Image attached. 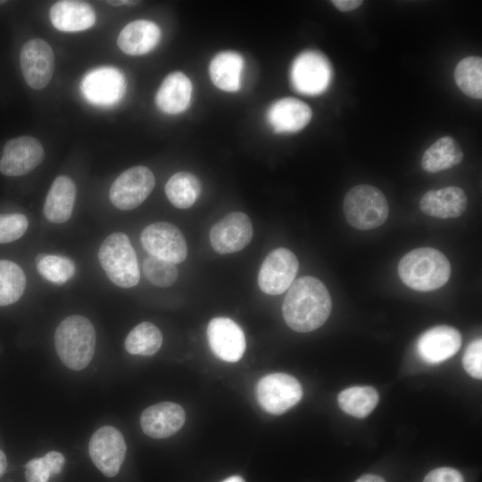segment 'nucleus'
Masks as SVG:
<instances>
[{
  "label": "nucleus",
  "instance_id": "f257e3e1",
  "mask_svg": "<svg viewBox=\"0 0 482 482\" xmlns=\"http://www.w3.org/2000/svg\"><path fill=\"white\" fill-rule=\"evenodd\" d=\"M331 308V298L326 286L317 278L304 276L295 280L287 289L282 314L290 328L306 333L321 327Z\"/></svg>",
  "mask_w": 482,
  "mask_h": 482
},
{
  "label": "nucleus",
  "instance_id": "f03ea898",
  "mask_svg": "<svg viewBox=\"0 0 482 482\" xmlns=\"http://www.w3.org/2000/svg\"><path fill=\"white\" fill-rule=\"evenodd\" d=\"M398 273L407 287L428 292L445 285L451 275V265L440 251L420 247L410 251L400 260Z\"/></svg>",
  "mask_w": 482,
  "mask_h": 482
},
{
  "label": "nucleus",
  "instance_id": "7ed1b4c3",
  "mask_svg": "<svg viewBox=\"0 0 482 482\" xmlns=\"http://www.w3.org/2000/svg\"><path fill=\"white\" fill-rule=\"evenodd\" d=\"M96 343L95 328L84 316H69L55 329L56 353L62 363L72 370H81L90 363Z\"/></svg>",
  "mask_w": 482,
  "mask_h": 482
},
{
  "label": "nucleus",
  "instance_id": "20e7f679",
  "mask_svg": "<svg viewBox=\"0 0 482 482\" xmlns=\"http://www.w3.org/2000/svg\"><path fill=\"white\" fill-rule=\"evenodd\" d=\"M98 261L109 279L123 288L135 287L140 278L136 252L122 232L109 235L98 250Z\"/></svg>",
  "mask_w": 482,
  "mask_h": 482
},
{
  "label": "nucleus",
  "instance_id": "39448f33",
  "mask_svg": "<svg viewBox=\"0 0 482 482\" xmlns=\"http://www.w3.org/2000/svg\"><path fill=\"white\" fill-rule=\"evenodd\" d=\"M343 211L352 227L360 230H369L378 228L386 220L388 203L378 188L361 184L346 193Z\"/></svg>",
  "mask_w": 482,
  "mask_h": 482
},
{
  "label": "nucleus",
  "instance_id": "423d86ee",
  "mask_svg": "<svg viewBox=\"0 0 482 482\" xmlns=\"http://www.w3.org/2000/svg\"><path fill=\"white\" fill-rule=\"evenodd\" d=\"M333 76L328 59L316 50H306L299 54L292 62L290 82L298 93L318 96L329 87Z\"/></svg>",
  "mask_w": 482,
  "mask_h": 482
},
{
  "label": "nucleus",
  "instance_id": "0eeeda50",
  "mask_svg": "<svg viewBox=\"0 0 482 482\" xmlns=\"http://www.w3.org/2000/svg\"><path fill=\"white\" fill-rule=\"evenodd\" d=\"M256 396L265 411L280 415L301 400L303 388L299 381L289 374L271 373L257 383Z\"/></svg>",
  "mask_w": 482,
  "mask_h": 482
},
{
  "label": "nucleus",
  "instance_id": "6e6552de",
  "mask_svg": "<svg viewBox=\"0 0 482 482\" xmlns=\"http://www.w3.org/2000/svg\"><path fill=\"white\" fill-rule=\"evenodd\" d=\"M155 185L154 173L145 166H135L123 171L110 187L112 204L129 211L139 206L151 194Z\"/></svg>",
  "mask_w": 482,
  "mask_h": 482
},
{
  "label": "nucleus",
  "instance_id": "1a4fd4ad",
  "mask_svg": "<svg viewBox=\"0 0 482 482\" xmlns=\"http://www.w3.org/2000/svg\"><path fill=\"white\" fill-rule=\"evenodd\" d=\"M143 247L150 255L174 264L187 255L186 239L178 227L160 221L146 226L140 236Z\"/></svg>",
  "mask_w": 482,
  "mask_h": 482
},
{
  "label": "nucleus",
  "instance_id": "9d476101",
  "mask_svg": "<svg viewBox=\"0 0 482 482\" xmlns=\"http://www.w3.org/2000/svg\"><path fill=\"white\" fill-rule=\"evenodd\" d=\"M126 444L121 432L112 426L97 429L88 443L89 456L96 467L106 477L118 474L124 461Z\"/></svg>",
  "mask_w": 482,
  "mask_h": 482
},
{
  "label": "nucleus",
  "instance_id": "9b49d317",
  "mask_svg": "<svg viewBox=\"0 0 482 482\" xmlns=\"http://www.w3.org/2000/svg\"><path fill=\"white\" fill-rule=\"evenodd\" d=\"M299 262L293 252L277 248L264 259L258 274V285L268 295H280L289 288L297 274Z\"/></svg>",
  "mask_w": 482,
  "mask_h": 482
},
{
  "label": "nucleus",
  "instance_id": "f8f14e48",
  "mask_svg": "<svg viewBox=\"0 0 482 482\" xmlns=\"http://www.w3.org/2000/svg\"><path fill=\"white\" fill-rule=\"evenodd\" d=\"M84 97L96 105L110 106L120 101L126 88V80L114 67H99L88 71L80 83Z\"/></svg>",
  "mask_w": 482,
  "mask_h": 482
},
{
  "label": "nucleus",
  "instance_id": "ddd939ff",
  "mask_svg": "<svg viewBox=\"0 0 482 482\" xmlns=\"http://www.w3.org/2000/svg\"><path fill=\"white\" fill-rule=\"evenodd\" d=\"M20 65L28 86L33 89H42L49 84L54 74V51L45 40L30 39L21 48Z\"/></svg>",
  "mask_w": 482,
  "mask_h": 482
},
{
  "label": "nucleus",
  "instance_id": "4468645a",
  "mask_svg": "<svg viewBox=\"0 0 482 482\" xmlns=\"http://www.w3.org/2000/svg\"><path fill=\"white\" fill-rule=\"evenodd\" d=\"M253 234L250 218L244 212H232L212 227L210 241L217 253L227 254L244 249L250 243Z\"/></svg>",
  "mask_w": 482,
  "mask_h": 482
},
{
  "label": "nucleus",
  "instance_id": "2eb2a0df",
  "mask_svg": "<svg viewBox=\"0 0 482 482\" xmlns=\"http://www.w3.org/2000/svg\"><path fill=\"white\" fill-rule=\"evenodd\" d=\"M45 158L42 144L35 137L22 136L4 145L0 159V172L5 176H22L38 166Z\"/></svg>",
  "mask_w": 482,
  "mask_h": 482
},
{
  "label": "nucleus",
  "instance_id": "dca6fc26",
  "mask_svg": "<svg viewBox=\"0 0 482 482\" xmlns=\"http://www.w3.org/2000/svg\"><path fill=\"white\" fill-rule=\"evenodd\" d=\"M207 339L213 354L228 362H238L245 350V337L242 328L227 317H216L210 320Z\"/></svg>",
  "mask_w": 482,
  "mask_h": 482
},
{
  "label": "nucleus",
  "instance_id": "f3484780",
  "mask_svg": "<svg viewBox=\"0 0 482 482\" xmlns=\"http://www.w3.org/2000/svg\"><path fill=\"white\" fill-rule=\"evenodd\" d=\"M461 345V335L450 326H437L424 332L417 341V352L425 362L438 364L453 357Z\"/></svg>",
  "mask_w": 482,
  "mask_h": 482
},
{
  "label": "nucleus",
  "instance_id": "a211bd4d",
  "mask_svg": "<svg viewBox=\"0 0 482 482\" xmlns=\"http://www.w3.org/2000/svg\"><path fill=\"white\" fill-rule=\"evenodd\" d=\"M185 418V411L179 404L162 402L143 411L140 425L146 436L162 439L177 433L184 425Z\"/></svg>",
  "mask_w": 482,
  "mask_h": 482
},
{
  "label": "nucleus",
  "instance_id": "6ab92c4d",
  "mask_svg": "<svg viewBox=\"0 0 482 482\" xmlns=\"http://www.w3.org/2000/svg\"><path fill=\"white\" fill-rule=\"evenodd\" d=\"M311 107L304 102L285 97L274 102L267 112V120L276 133H295L310 122Z\"/></svg>",
  "mask_w": 482,
  "mask_h": 482
},
{
  "label": "nucleus",
  "instance_id": "aec40b11",
  "mask_svg": "<svg viewBox=\"0 0 482 482\" xmlns=\"http://www.w3.org/2000/svg\"><path fill=\"white\" fill-rule=\"evenodd\" d=\"M468 199L458 187H446L426 192L420 199V208L426 215L450 219L461 216L466 210Z\"/></svg>",
  "mask_w": 482,
  "mask_h": 482
},
{
  "label": "nucleus",
  "instance_id": "412c9836",
  "mask_svg": "<svg viewBox=\"0 0 482 482\" xmlns=\"http://www.w3.org/2000/svg\"><path fill=\"white\" fill-rule=\"evenodd\" d=\"M49 16L53 26L63 32H79L91 28L96 15L93 7L83 1L63 0L54 4Z\"/></svg>",
  "mask_w": 482,
  "mask_h": 482
},
{
  "label": "nucleus",
  "instance_id": "4be33fe9",
  "mask_svg": "<svg viewBox=\"0 0 482 482\" xmlns=\"http://www.w3.org/2000/svg\"><path fill=\"white\" fill-rule=\"evenodd\" d=\"M192 89V83L186 74L171 72L162 82L155 95V104L167 114L181 113L190 104Z\"/></svg>",
  "mask_w": 482,
  "mask_h": 482
},
{
  "label": "nucleus",
  "instance_id": "5701e85b",
  "mask_svg": "<svg viewBox=\"0 0 482 482\" xmlns=\"http://www.w3.org/2000/svg\"><path fill=\"white\" fill-rule=\"evenodd\" d=\"M161 29L148 20H136L120 32L117 44L129 55H142L152 51L159 43Z\"/></svg>",
  "mask_w": 482,
  "mask_h": 482
},
{
  "label": "nucleus",
  "instance_id": "b1692460",
  "mask_svg": "<svg viewBox=\"0 0 482 482\" xmlns=\"http://www.w3.org/2000/svg\"><path fill=\"white\" fill-rule=\"evenodd\" d=\"M76 200V186L67 176H58L53 181L45 200L43 212L53 223L67 221L73 211Z\"/></svg>",
  "mask_w": 482,
  "mask_h": 482
},
{
  "label": "nucleus",
  "instance_id": "393cba45",
  "mask_svg": "<svg viewBox=\"0 0 482 482\" xmlns=\"http://www.w3.org/2000/svg\"><path fill=\"white\" fill-rule=\"evenodd\" d=\"M244 59L234 51L218 53L211 61L209 73L212 83L220 90L236 92L241 87Z\"/></svg>",
  "mask_w": 482,
  "mask_h": 482
},
{
  "label": "nucleus",
  "instance_id": "a878e982",
  "mask_svg": "<svg viewBox=\"0 0 482 482\" xmlns=\"http://www.w3.org/2000/svg\"><path fill=\"white\" fill-rule=\"evenodd\" d=\"M463 152L458 142L445 136L433 143L423 154L421 168L430 173L439 172L461 163Z\"/></svg>",
  "mask_w": 482,
  "mask_h": 482
},
{
  "label": "nucleus",
  "instance_id": "bb28decb",
  "mask_svg": "<svg viewBox=\"0 0 482 482\" xmlns=\"http://www.w3.org/2000/svg\"><path fill=\"white\" fill-rule=\"evenodd\" d=\"M202 189L198 178L188 171H179L172 175L165 185V194L169 201L179 209L191 207Z\"/></svg>",
  "mask_w": 482,
  "mask_h": 482
},
{
  "label": "nucleus",
  "instance_id": "cd10ccee",
  "mask_svg": "<svg viewBox=\"0 0 482 482\" xmlns=\"http://www.w3.org/2000/svg\"><path fill=\"white\" fill-rule=\"evenodd\" d=\"M337 402L345 413L362 419L377 406L378 394L372 386H351L340 392Z\"/></svg>",
  "mask_w": 482,
  "mask_h": 482
},
{
  "label": "nucleus",
  "instance_id": "c85d7f7f",
  "mask_svg": "<svg viewBox=\"0 0 482 482\" xmlns=\"http://www.w3.org/2000/svg\"><path fill=\"white\" fill-rule=\"evenodd\" d=\"M162 344L161 330L153 323L144 321L137 325L127 336L126 351L134 355H154Z\"/></svg>",
  "mask_w": 482,
  "mask_h": 482
},
{
  "label": "nucleus",
  "instance_id": "c756f323",
  "mask_svg": "<svg viewBox=\"0 0 482 482\" xmlns=\"http://www.w3.org/2000/svg\"><path fill=\"white\" fill-rule=\"evenodd\" d=\"M454 80L466 96L482 98V59L480 56H468L461 59L454 70Z\"/></svg>",
  "mask_w": 482,
  "mask_h": 482
},
{
  "label": "nucleus",
  "instance_id": "7c9ffc66",
  "mask_svg": "<svg viewBox=\"0 0 482 482\" xmlns=\"http://www.w3.org/2000/svg\"><path fill=\"white\" fill-rule=\"evenodd\" d=\"M26 287L22 269L13 262L0 260V306L17 302Z\"/></svg>",
  "mask_w": 482,
  "mask_h": 482
},
{
  "label": "nucleus",
  "instance_id": "2f4dec72",
  "mask_svg": "<svg viewBox=\"0 0 482 482\" xmlns=\"http://www.w3.org/2000/svg\"><path fill=\"white\" fill-rule=\"evenodd\" d=\"M35 261L38 273L55 284L67 282L75 273L73 262L65 256L40 253Z\"/></svg>",
  "mask_w": 482,
  "mask_h": 482
},
{
  "label": "nucleus",
  "instance_id": "473e14b6",
  "mask_svg": "<svg viewBox=\"0 0 482 482\" xmlns=\"http://www.w3.org/2000/svg\"><path fill=\"white\" fill-rule=\"evenodd\" d=\"M65 464L62 453L50 451L42 457L35 458L25 465V478L27 482H48L52 475L62 472Z\"/></svg>",
  "mask_w": 482,
  "mask_h": 482
},
{
  "label": "nucleus",
  "instance_id": "72a5a7b5",
  "mask_svg": "<svg viewBox=\"0 0 482 482\" xmlns=\"http://www.w3.org/2000/svg\"><path fill=\"white\" fill-rule=\"evenodd\" d=\"M143 272L154 285L167 287L173 285L178 278V269L172 262L149 255L143 262Z\"/></svg>",
  "mask_w": 482,
  "mask_h": 482
},
{
  "label": "nucleus",
  "instance_id": "f704fd0d",
  "mask_svg": "<svg viewBox=\"0 0 482 482\" xmlns=\"http://www.w3.org/2000/svg\"><path fill=\"white\" fill-rule=\"evenodd\" d=\"M29 220L21 213L0 214V244L17 240L26 232Z\"/></svg>",
  "mask_w": 482,
  "mask_h": 482
},
{
  "label": "nucleus",
  "instance_id": "c9c22d12",
  "mask_svg": "<svg viewBox=\"0 0 482 482\" xmlns=\"http://www.w3.org/2000/svg\"><path fill=\"white\" fill-rule=\"evenodd\" d=\"M466 372L475 378L482 377V341L480 338L471 342L466 348L462 358Z\"/></svg>",
  "mask_w": 482,
  "mask_h": 482
},
{
  "label": "nucleus",
  "instance_id": "e433bc0d",
  "mask_svg": "<svg viewBox=\"0 0 482 482\" xmlns=\"http://www.w3.org/2000/svg\"><path fill=\"white\" fill-rule=\"evenodd\" d=\"M423 482H464V478L457 470L441 467L431 470Z\"/></svg>",
  "mask_w": 482,
  "mask_h": 482
},
{
  "label": "nucleus",
  "instance_id": "4c0bfd02",
  "mask_svg": "<svg viewBox=\"0 0 482 482\" xmlns=\"http://www.w3.org/2000/svg\"><path fill=\"white\" fill-rule=\"evenodd\" d=\"M332 4L341 12H348L357 9L363 4L362 0H333Z\"/></svg>",
  "mask_w": 482,
  "mask_h": 482
},
{
  "label": "nucleus",
  "instance_id": "58836bf2",
  "mask_svg": "<svg viewBox=\"0 0 482 482\" xmlns=\"http://www.w3.org/2000/svg\"><path fill=\"white\" fill-rule=\"evenodd\" d=\"M354 482H386V480L375 474H365L356 479Z\"/></svg>",
  "mask_w": 482,
  "mask_h": 482
},
{
  "label": "nucleus",
  "instance_id": "ea45409f",
  "mask_svg": "<svg viewBox=\"0 0 482 482\" xmlns=\"http://www.w3.org/2000/svg\"><path fill=\"white\" fill-rule=\"evenodd\" d=\"M7 467V459L4 452L0 450V478L4 474Z\"/></svg>",
  "mask_w": 482,
  "mask_h": 482
},
{
  "label": "nucleus",
  "instance_id": "a19ab883",
  "mask_svg": "<svg viewBox=\"0 0 482 482\" xmlns=\"http://www.w3.org/2000/svg\"><path fill=\"white\" fill-rule=\"evenodd\" d=\"M106 3L111 5L120 6V5H131L137 4L138 1H129V0H118V1H106Z\"/></svg>",
  "mask_w": 482,
  "mask_h": 482
},
{
  "label": "nucleus",
  "instance_id": "79ce46f5",
  "mask_svg": "<svg viewBox=\"0 0 482 482\" xmlns=\"http://www.w3.org/2000/svg\"><path fill=\"white\" fill-rule=\"evenodd\" d=\"M221 482H245L243 478L239 476H231L229 478H225Z\"/></svg>",
  "mask_w": 482,
  "mask_h": 482
}]
</instances>
